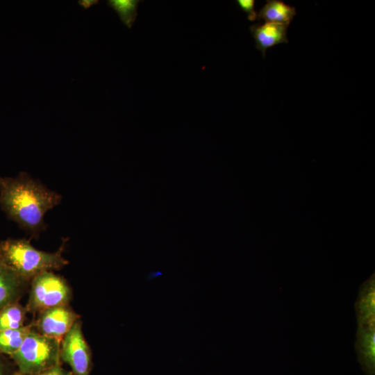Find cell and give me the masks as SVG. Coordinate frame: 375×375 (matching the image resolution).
<instances>
[{"label":"cell","mask_w":375,"mask_h":375,"mask_svg":"<svg viewBox=\"0 0 375 375\" xmlns=\"http://www.w3.org/2000/svg\"><path fill=\"white\" fill-rule=\"evenodd\" d=\"M62 197L28 174L15 177L0 176V206L10 219L36 237L47 224L44 215L58 206Z\"/></svg>","instance_id":"cell-1"},{"label":"cell","mask_w":375,"mask_h":375,"mask_svg":"<svg viewBox=\"0 0 375 375\" xmlns=\"http://www.w3.org/2000/svg\"><path fill=\"white\" fill-rule=\"evenodd\" d=\"M0 243L3 264L29 281L42 272L60 269L68 264L62 256L64 244L55 252H46L25 239H8Z\"/></svg>","instance_id":"cell-2"},{"label":"cell","mask_w":375,"mask_h":375,"mask_svg":"<svg viewBox=\"0 0 375 375\" xmlns=\"http://www.w3.org/2000/svg\"><path fill=\"white\" fill-rule=\"evenodd\" d=\"M60 342L41 335L33 327L19 349L10 356L18 368L17 374H36L60 363Z\"/></svg>","instance_id":"cell-3"},{"label":"cell","mask_w":375,"mask_h":375,"mask_svg":"<svg viewBox=\"0 0 375 375\" xmlns=\"http://www.w3.org/2000/svg\"><path fill=\"white\" fill-rule=\"evenodd\" d=\"M30 281L27 312L40 313L50 308L68 305L71 300L72 290L68 283L52 271L42 272Z\"/></svg>","instance_id":"cell-4"},{"label":"cell","mask_w":375,"mask_h":375,"mask_svg":"<svg viewBox=\"0 0 375 375\" xmlns=\"http://www.w3.org/2000/svg\"><path fill=\"white\" fill-rule=\"evenodd\" d=\"M358 328L356 349L358 360L367 375L375 372V302L372 297L357 299L355 305Z\"/></svg>","instance_id":"cell-5"},{"label":"cell","mask_w":375,"mask_h":375,"mask_svg":"<svg viewBox=\"0 0 375 375\" xmlns=\"http://www.w3.org/2000/svg\"><path fill=\"white\" fill-rule=\"evenodd\" d=\"M60 358L69 365L73 375H89L92 367L91 351L79 319L62 338Z\"/></svg>","instance_id":"cell-6"},{"label":"cell","mask_w":375,"mask_h":375,"mask_svg":"<svg viewBox=\"0 0 375 375\" xmlns=\"http://www.w3.org/2000/svg\"><path fill=\"white\" fill-rule=\"evenodd\" d=\"M79 317L68 305L58 306L40 312L33 327L41 335L61 341Z\"/></svg>","instance_id":"cell-7"},{"label":"cell","mask_w":375,"mask_h":375,"mask_svg":"<svg viewBox=\"0 0 375 375\" xmlns=\"http://www.w3.org/2000/svg\"><path fill=\"white\" fill-rule=\"evenodd\" d=\"M289 25L274 23H258L250 26V32L255 40L256 47L263 56L266 51L281 43H288L287 32Z\"/></svg>","instance_id":"cell-8"},{"label":"cell","mask_w":375,"mask_h":375,"mask_svg":"<svg viewBox=\"0 0 375 375\" xmlns=\"http://www.w3.org/2000/svg\"><path fill=\"white\" fill-rule=\"evenodd\" d=\"M27 281L4 264L0 265V310L19 301L27 287Z\"/></svg>","instance_id":"cell-9"},{"label":"cell","mask_w":375,"mask_h":375,"mask_svg":"<svg viewBox=\"0 0 375 375\" xmlns=\"http://www.w3.org/2000/svg\"><path fill=\"white\" fill-rule=\"evenodd\" d=\"M297 11L280 0H267L257 13V19L265 22L290 25Z\"/></svg>","instance_id":"cell-10"},{"label":"cell","mask_w":375,"mask_h":375,"mask_svg":"<svg viewBox=\"0 0 375 375\" xmlns=\"http://www.w3.org/2000/svg\"><path fill=\"white\" fill-rule=\"evenodd\" d=\"M33 328V324H29L19 328L0 331V353L12 356Z\"/></svg>","instance_id":"cell-11"},{"label":"cell","mask_w":375,"mask_h":375,"mask_svg":"<svg viewBox=\"0 0 375 375\" xmlns=\"http://www.w3.org/2000/svg\"><path fill=\"white\" fill-rule=\"evenodd\" d=\"M26 308L19 301L10 303L0 310V331L19 328L24 326Z\"/></svg>","instance_id":"cell-12"},{"label":"cell","mask_w":375,"mask_h":375,"mask_svg":"<svg viewBox=\"0 0 375 375\" xmlns=\"http://www.w3.org/2000/svg\"><path fill=\"white\" fill-rule=\"evenodd\" d=\"M140 1L137 0H109L108 6L118 14L121 21L128 28H131L138 15Z\"/></svg>","instance_id":"cell-13"},{"label":"cell","mask_w":375,"mask_h":375,"mask_svg":"<svg viewBox=\"0 0 375 375\" xmlns=\"http://www.w3.org/2000/svg\"><path fill=\"white\" fill-rule=\"evenodd\" d=\"M237 3L240 8L247 13L249 21L253 22L257 19V12L254 9V0H238Z\"/></svg>","instance_id":"cell-14"},{"label":"cell","mask_w":375,"mask_h":375,"mask_svg":"<svg viewBox=\"0 0 375 375\" xmlns=\"http://www.w3.org/2000/svg\"><path fill=\"white\" fill-rule=\"evenodd\" d=\"M15 375H21L16 374ZM33 375H73L71 372H68L64 368L62 367L60 363L46 369L40 373L33 374Z\"/></svg>","instance_id":"cell-15"},{"label":"cell","mask_w":375,"mask_h":375,"mask_svg":"<svg viewBox=\"0 0 375 375\" xmlns=\"http://www.w3.org/2000/svg\"><path fill=\"white\" fill-rule=\"evenodd\" d=\"M1 354L0 353V375H12L10 367Z\"/></svg>","instance_id":"cell-16"},{"label":"cell","mask_w":375,"mask_h":375,"mask_svg":"<svg viewBox=\"0 0 375 375\" xmlns=\"http://www.w3.org/2000/svg\"><path fill=\"white\" fill-rule=\"evenodd\" d=\"M98 2L97 0H81L78 1V3L84 9H88L90 6L97 4Z\"/></svg>","instance_id":"cell-17"},{"label":"cell","mask_w":375,"mask_h":375,"mask_svg":"<svg viewBox=\"0 0 375 375\" xmlns=\"http://www.w3.org/2000/svg\"><path fill=\"white\" fill-rule=\"evenodd\" d=\"M3 264V258H2V253H1V243H0V265Z\"/></svg>","instance_id":"cell-18"}]
</instances>
